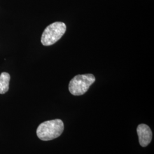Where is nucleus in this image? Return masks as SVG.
I'll return each mask as SVG.
<instances>
[{
	"label": "nucleus",
	"instance_id": "obj_3",
	"mask_svg": "<svg viewBox=\"0 0 154 154\" xmlns=\"http://www.w3.org/2000/svg\"><path fill=\"white\" fill-rule=\"evenodd\" d=\"M66 26L62 22H55L45 29L41 37V43L44 46L54 44L65 33Z\"/></svg>",
	"mask_w": 154,
	"mask_h": 154
},
{
	"label": "nucleus",
	"instance_id": "obj_5",
	"mask_svg": "<svg viewBox=\"0 0 154 154\" xmlns=\"http://www.w3.org/2000/svg\"><path fill=\"white\" fill-rule=\"evenodd\" d=\"M11 76L9 73L3 72L0 74V94L6 93L9 88V82Z\"/></svg>",
	"mask_w": 154,
	"mask_h": 154
},
{
	"label": "nucleus",
	"instance_id": "obj_2",
	"mask_svg": "<svg viewBox=\"0 0 154 154\" xmlns=\"http://www.w3.org/2000/svg\"><path fill=\"white\" fill-rule=\"evenodd\" d=\"M95 81V78L91 74L77 75L69 83V91L73 95H82L88 91Z\"/></svg>",
	"mask_w": 154,
	"mask_h": 154
},
{
	"label": "nucleus",
	"instance_id": "obj_1",
	"mask_svg": "<svg viewBox=\"0 0 154 154\" xmlns=\"http://www.w3.org/2000/svg\"><path fill=\"white\" fill-rule=\"evenodd\" d=\"M63 130V122L60 119H56L41 123L37 129V135L41 140L48 141L59 137Z\"/></svg>",
	"mask_w": 154,
	"mask_h": 154
},
{
	"label": "nucleus",
	"instance_id": "obj_4",
	"mask_svg": "<svg viewBox=\"0 0 154 154\" xmlns=\"http://www.w3.org/2000/svg\"><path fill=\"white\" fill-rule=\"evenodd\" d=\"M137 131L140 145L144 147L147 146L152 138V132L151 128L145 124H140L137 127Z\"/></svg>",
	"mask_w": 154,
	"mask_h": 154
}]
</instances>
